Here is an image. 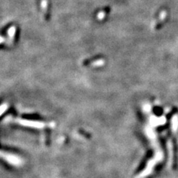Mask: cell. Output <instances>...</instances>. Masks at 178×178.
<instances>
[{
	"mask_svg": "<svg viewBox=\"0 0 178 178\" xmlns=\"http://www.w3.org/2000/svg\"><path fill=\"white\" fill-rule=\"evenodd\" d=\"M5 110V106H2V107H0V114H1Z\"/></svg>",
	"mask_w": 178,
	"mask_h": 178,
	"instance_id": "2",
	"label": "cell"
},
{
	"mask_svg": "<svg viewBox=\"0 0 178 178\" xmlns=\"http://www.w3.org/2000/svg\"><path fill=\"white\" fill-rule=\"evenodd\" d=\"M0 158H3L4 160L8 162L9 163L14 165V166H20V165L22 163V160H21V158L17 156H15V155L8 154V153L0 151Z\"/></svg>",
	"mask_w": 178,
	"mask_h": 178,
	"instance_id": "1",
	"label": "cell"
}]
</instances>
